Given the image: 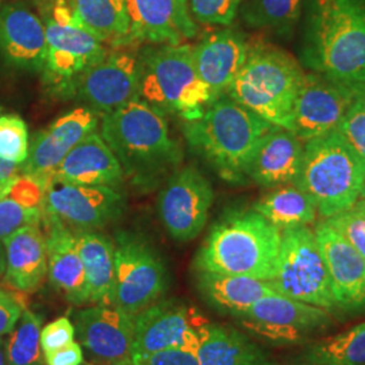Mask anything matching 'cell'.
Returning a JSON list of instances; mask_svg holds the SVG:
<instances>
[{"label":"cell","instance_id":"obj_41","mask_svg":"<svg viewBox=\"0 0 365 365\" xmlns=\"http://www.w3.org/2000/svg\"><path fill=\"white\" fill-rule=\"evenodd\" d=\"M24 313V303L9 291L0 289V337L10 334Z\"/></svg>","mask_w":365,"mask_h":365},{"label":"cell","instance_id":"obj_11","mask_svg":"<svg viewBox=\"0 0 365 365\" xmlns=\"http://www.w3.org/2000/svg\"><path fill=\"white\" fill-rule=\"evenodd\" d=\"M235 319L252 334L280 345L306 342L334 322L327 310L280 294L257 300Z\"/></svg>","mask_w":365,"mask_h":365},{"label":"cell","instance_id":"obj_3","mask_svg":"<svg viewBox=\"0 0 365 365\" xmlns=\"http://www.w3.org/2000/svg\"><path fill=\"white\" fill-rule=\"evenodd\" d=\"M182 128L188 146L223 180L242 182L259 145L274 126L223 93L202 117L184 120Z\"/></svg>","mask_w":365,"mask_h":365},{"label":"cell","instance_id":"obj_5","mask_svg":"<svg viewBox=\"0 0 365 365\" xmlns=\"http://www.w3.org/2000/svg\"><path fill=\"white\" fill-rule=\"evenodd\" d=\"M299 63L274 46L249 49L226 95L276 128L292 130L294 106L304 80Z\"/></svg>","mask_w":365,"mask_h":365},{"label":"cell","instance_id":"obj_19","mask_svg":"<svg viewBox=\"0 0 365 365\" xmlns=\"http://www.w3.org/2000/svg\"><path fill=\"white\" fill-rule=\"evenodd\" d=\"M314 235L327 262L336 307L339 313L365 310V259L327 221L319 222Z\"/></svg>","mask_w":365,"mask_h":365},{"label":"cell","instance_id":"obj_20","mask_svg":"<svg viewBox=\"0 0 365 365\" xmlns=\"http://www.w3.org/2000/svg\"><path fill=\"white\" fill-rule=\"evenodd\" d=\"M0 56L11 68L42 73L48 42L42 18L24 3L0 9Z\"/></svg>","mask_w":365,"mask_h":365},{"label":"cell","instance_id":"obj_34","mask_svg":"<svg viewBox=\"0 0 365 365\" xmlns=\"http://www.w3.org/2000/svg\"><path fill=\"white\" fill-rule=\"evenodd\" d=\"M41 324L39 315L24 310L4 344L6 365H46L39 342Z\"/></svg>","mask_w":365,"mask_h":365},{"label":"cell","instance_id":"obj_22","mask_svg":"<svg viewBox=\"0 0 365 365\" xmlns=\"http://www.w3.org/2000/svg\"><path fill=\"white\" fill-rule=\"evenodd\" d=\"M41 225L46 242L51 284L73 306L90 303L86 269L80 257L76 235L64 222L51 215H42Z\"/></svg>","mask_w":365,"mask_h":365},{"label":"cell","instance_id":"obj_15","mask_svg":"<svg viewBox=\"0 0 365 365\" xmlns=\"http://www.w3.org/2000/svg\"><path fill=\"white\" fill-rule=\"evenodd\" d=\"M364 84L344 83L319 73H306L294 106L292 133L307 143L336 130Z\"/></svg>","mask_w":365,"mask_h":365},{"label":"cell","instance_id":"obj_47","mask_svg":"<svg viewBox=\"0 0 365 365\" xmlns=\"http://www.w3.org/2000/svg\"><path fill=\"white\" fill-rule=\"evenodd\" d=\"M294 365H334L330 364V363H325V361H318V360H307L306 359V361H303V363H298V364Z\"/></svg>","mask_w":365,"mask_h":365},{"label":"cell","instance_id":"obj_30","mask_svg":"<svg viewBox=\"0 0 365 365\" xmlns=\"http://www.w3.org/2000/svg\"><path fill=\"white\" fill-rule=\"evenodd\" d=\"M253 210L280 230L313 225L318 215L313 197L298 184L276 187L274 191L260 197Z\"/></svg>","mask_w":365,"mask_h":365},{"label":"cell","instance_id":"obj_16","mask_svg":"<svg viewBox=\"0 0 365 365\" xmlns=\"http://www.w3.org/2000/svg\"><path fill=\"white\" fill-rule=\"evenodd\" d=\"M140 92V57L134 53L108 52L78 78L73 93L99 115L129 103Z\"/></svg>","mask_w":365,"mask_h":365},{"label":"cell","instance_id":"obj_39","mask_svg":"<svg viewBox=\"0 0 365 365\" xmlns=\"http://www.w3.org/2000/svg\"><path fill=\"white\" fill-rule=\"evenodd\" d=\"M76 330L69 318L60 317L41 330L39 342L43 353L53 352L64 348L75 341Z\"/></svg>","mask_w":365,"mask_h":365},{"label":"cell","instance_id":"obj_7","mask_svg":"<svg viewBox=\"0 0 365 365\" xmlns=\"http://www.w3.org/2000/svg\"><path fill=\"white\" fill-rule=\"evenodd\" d=\"M298 184L327 220L349 209L361 195L365 160L348 141L333 130L304 143Z\"/></svg>","mask_w":365,"mask_h":365},{"label":"cell","instance_id":"obj_13","mask_svg":"<svg viewBox=\"0 0 365 365\" xmlns=\"http://www.w3.org/2000/svg\"><path fill=\"white\" fill-rule=\"evenodd\" d=\"M206 321L179 299L157 300L134 315L131 363L149 354L179 348L196 353L199 327Z\"/></svg>","mask_w":365,"mask_h":365},{"label":"cell","instance_id":"obj_48","mask_svg":"<svg viewBox=\"0 0 365 365\" xmlns=\"http://www.w3.org/2000/svg\"><path fill=\"white\" fill-rule=\"evenodd\" d=\"M360 197H361V199H364L365 200V184L364 188H363V191H361V195H360Z\"/></svg>","mask_w":365,"mask_h":365},{"label":"cell","instance_id":"obj_23","mask_svg":"<svg viewBox=\"0 0 365 365\" xmlns=\"http://www.w3.org/2000/svg\"><path fill=\"white\" fill-rule=\"evenodd\" d=\"M249 49L244 34L233 29L211 33L192 46L196 71L217 98L226 93L247 63Z\"/></svg>","mask_w":365,"mask_h":365},{"label":"cell","instance_id":"obj_26","mask_svg":"<svg viewBox=\"0 0 365 365\" xmlns=\"http://www.w3.org/2000/svg\"><path fill=\"white\" fill-rule=\"evenodd\" d=\"M4 282L21 292L37 291L48 277V255L41 225H27L4 241Z\"/></svg>","mask_w":365,"mask_h":365},{"label":"cell","instance_id":"obj_40","mask_svg":"<svg viewBox=\"0 0 365 365\" xmlns=\"http://www.w3.org/2000/svg\"><path fill=\"white\" fill-rule=\"evenodd\" d=\"M130 365H200L195 352L172 348L149 354Z\"/></svg>","mask_w":365,"mask_h":365},{"label":"cell","instance_id":"obj_9","mask_svg":"<svg viewBox=\"0 0 365 365\" xmlns=\"http://www.w3.org/2000/svg\"><path fill=\"white\" fill-rule=\"evenodd\" d=\"M271 282L280 295L337 312L327 262L309 226L282 230L277 269Z\"/></svg>","mask_w":365,"mask_h":365},{"label":"cell","instance_id":"obj_42","mask_svg":"<svg viewBox=\"0 0 365 365\" xmlns=\"http://www.w3.org/2000/svg\"><path fill=\"white\" fill-rule=\"evenodd\" d=\"M43 357L46 365H81L84 361V353L76 341L57 351L43 353Z\"/></svg>","mask_w":365,"mask_h":365},{"label":"cell","instance_id":"obj_31","mask_svg":"<svg viewBox=\"0 0 365 365\" xmlns=\"http://www.w3.org/2000/svg\"><path fill=\"white\" fill-rule=\"evenodd\" d=\"M78 21L103 42L129 45L130 22L126 0H68Z\"/></svg>","mask_w":365,"mask_h":365},{"label":"cell","instance_id":"obj_49","mask_svg":"<svg viewBox=\"0 0 365 365\" xmlns=\"http://www.w3.org/2000/svg\"><path fill=\"white\" fill-rule=\"evenodd\" d=\"M1 3H3V0H0V4H1Z\"/></svg>","mask_w":365,"mask_h":365},{"label":"cell","instance_id":"obj_44","mask_svg":"<svg viewBox=\"0 0 365 365\" xmlns=\"http://www.w3.org/2000/svg\"><path fill=\"white\" fill-rule=\"evenodd\" d=\"M6 269V248H4V241L0 240V277L4 274Z\"/></svg>","mask_w":365,"mask_h":365},{"label":"cell","instance_id":"obj_36","mask_svg":"<svg viewBox=\"0 0 365 365\" xmlns=\"http://www.w3.org/2000/svg\"><path fill=\"white\" fill-rule=\"evenodd\" d=\"M242 3L244 0H188L192 19L209 26H230Z\"/></svg>","mask_w":365,"mask_h":365},{"label":"cell","instance_id":"obj_28","mask_svg":"<svg viewBox=\"0 0 365 365\" xmlns=\"http://www.w3.org/2000/svg\"><path fill=\"white\" fill-rule=\"evenodd\" d=\"M196 356L200 365H276L247 334L207 321L199 327Z\"/></svg>","mask_w":365,"mask_h":365},{"label":"cell","instance_id":"obj_32","mask_svg":"<svg viewBox=\"0 0 365 365\" xmlns=\"http://www.w3.org/2000/svg\"><path fill=\"white\" fill-rule=\"evenodd\" d=\"M303 4L304 0H244L240 13L249 26L291 36Z\"/></svg>","mask_w":365,"mask_h":365},{"label":"cell","instance_id":"obj_46","mask_svg":"<svg viewBox=\"0 0 365 365\" xmlns=\"http://www.w3.org/2000/svg\"><path fill=\"white\" fill-rule=\"evenodd\" d=\"M13 184V182H11ZM11 184H6V182H0V199L9 194V190L11 187Z\"/></svg>","mask_w":365,"mask_h":365},{"label":"cell","instance_id":"obj_24","mask_svg":"<svg viewBox=\"0 0 365 365\" xmlns=\"http://www.w3.org/2000/svg\"><path fill=\"white\" fill-rule=\"evenodd\" d=\"M52 176L81 185H106L118 188L125 173L117 156L103 137L93 131L81 140L61 161Z\"/></svg>","mask_w":365,"mask_h":365},{"label":"cell","instance_id":"obj_27","mask_svg":"<svg viewBox=\"0 0 365 365\" xmlns=\"http://www.w3.org/2000/svg\"><path fill=\"white\" fill-rule=\"evenodd\" d=\"M195 286L209 306L235 318L264 297L279 294L269 280L240 274L196 272Z\"/></svg>","mask_w":365,"mask_h":365},{"label":"cell","instance_id":"obj_14","mask_svg":"<svg viewBox=\"0 0 365 365\" xmlns=\"http://www.w3.org/2000/svg\"><path fill=\"white\" fill-rule=\"evenodd\" d=\"M214 202V190L195 167L176 170L161 190L157 207L168 235L179 241L195 240L205 229Z\"/></svg>","mask_w":365,"mask_h":365},{"label":"cell","instance_id":"obj_8","mask_svg":"<svg viewBox=\"0 0 365 365\" xmlns=\"http://www.w3.org/2000/svg\"><path fill=\"white\" fill-rule=\"evenodd\" d=\"M41 18L48 42L43 80L53 92L73 93L78 78L107 56L105 42L78 21L68 0H53Z\"/></svg>","mask_w":365,"mask_h":365},{"label":"cell","instance_id":"obj_21","mask_svg":"<svg viewBox=\"0 0 365 365\" xmlns=\"http://www.w3.org/2000/svg\"><path fill=\"white\" fill-rule=\"evenodd\" d=\"M130 33L129 45H178L197 34L188 0H126Z\"/></svg>","mask_w":365,"mask_h":365},{"label":"cell","instance_id":"obj_6","mask_svg":"<svg viewBox=\"0 0 365 365\" xmlns=\"http://www.w3.org/2000/svg\"><path fill=\"white\" fill-rule=\"evenodd\" d=\"M146 103L182 120L205 114L217 96L196 71L192 45H158L140 56V92Z\"/></svg>","mask_w":365,"mask_h":365},{"label":"cell","instance_id":"obj_18","mask_svg":"<svg viewBox=\"0 0 365 365\" xmlns=\"http://www.w3.org/2000/svg\"><path fill=\"white\" fill-rule=\"evenodd\" d=\"M78 344L99 365H130L134 317L96 304L73 314Z\"/></svg>","mask_w":365,"mask_h":365},{"label":"cell","instance_id":"obj_2","mask_svg":"<svg viewBox=\"0 0 365 365\" xmlns=\"http://www.w3.org/2000/svg\"><path fill=\"white\" fill-rule=\"evenodd\" d=\"M101 135L137 187L153 188L182 163V148L170 137L164 113L140 96L102 115Z\"/></svg>","mask_w":365,"mask_h":365},{"label":"cell","instance_id":"obj_12","mask_svg":"<svg viewBox=\"0 0 365 365\" xmlns=\"http://www.w3.org/2000/svg\"><path fill=\"white\" fill-rule=\"evenodd\" d=\"M126 197L106 185H81L52 176L43 188L42 215H51L75 230H98L123 215Z\"/></svg>","mask_w":365,"mask_h":365},{"label":"cell","instance_id":"obj_45","mask_svg":"<svg viewBox=\"0 0 365 365\" xmlns=\"http://www.w3.org/2000/svg\"><path fill=\"white\" fill-rule=\"evenodd\" d=\"M4 339L0 337V365H6V352H4Z\"/></svg>","mask_w":365,"mask_h":365},{"label":"cell","instance_id":"obj_33","mask_svg":"<svg viewBox=\"0 0 365 365\" xmlns=\"http://www.w3.org/2000/svg\"><path fill=\"white\" fill-rule=\"evenodd\" d=\"M304 359L334 365H365V324L312 344Z\"/></svg>","mask_w":365,"mask_h":365},{"label":"cell","instance_id":"obj_43","mask_svg":"<svg viewBox=\"0 0 365 365\" xmlns=\"http://www.w3.org/2000/svg\"><path fill=\"white\" fill-rule=\"evenodd\" d=\"M21 175H22V165L0 158V182L11 184Z\"/></svg>","mask_w":365,"mask_h":365},{"label":"cell","instance_id":"obj_1","mask_svg":"<svg viewBox=\"0 0 365 365\" xmlns=\"http://www.w3.org/2000/svg\"><path fill=\"white\" fill-rule=\"evenodd\" d=\"M303 66L344 83L365 84V0H304Z\"/></svg>","mask_w":365,"mask_h":365},{"label":"cell","instance_id":"obj_10","mask_svg":"<svg viewBox=\"0 0 365 365\" xmlns=\"http://www.w3.org/2000/svg\"><path fill=\"white\" fill-rule=\"evenodd\" d=\"M114 248L111 306L134 317L164 297L168 288L167 269L156 249L143 235L118 232Z\"/></svg>","mask_w":365,"mask_h":365},{"label":"cell","instance_id":"obj_17","mask_svg":"<svg viewBox=\"0 0 365 365\" xmlns=\"http://www.w3.org/2000/svg\"><path fill=\"white\" fill-rule=\"evenodd\" d=\"M99 120V114L90 107H78L57 118L33 137L26 161L22 164V175L30 176L45 188L66 155L96 131Z\"/></svg>","mask_w":365,"mask_h":365},{"label":"cell","instance_id":"obj_35","mask_svg":"<svg viewBox=\"0 0 365 365\" xmlns=\"http://www.w3.org/2000/svg\"><path fill=\"white\" fill-rule=\"evenodd\" d=\"M29 133L18 115L0 117V158L22 165L29 155Z\"/></svg>","mask_w":365,"mask_h":365},{"label":"cell","instance_id":"obj_29","mask_svg":"<svg viewBox=\"0 0 365 365\" xmlns=\"http://www.w3.org/2000/svg\"><path fill=\"white\" fill-rule=\"evenodd\" d=\"M75 235L86 269L90 303L111 306L115 269L114 241L96 230H76Z\"/></svg>","mask_w":365,"mask_h":365},{"label":"cell","instance_id":"obj_4","mask_svg":"<svg viewBox=\"0 0 365 365\" xmlns=\"http://www.w3.org/2000/svg\"><path fill=\"white\" fill-rule=\"evenodd\" d=\"M282 230L256 210H240L212 225L194 259L195 272L274 280Z\"/></svg>","mask_w":365,"mask_h":365},{"label":"cell","instance_id":"obj_25","mask_svg":"<svg viewBox=\"0 0 365 365\" xmlns=\"http://www.w3.org/2000/svg\"><path fill=\"white\" fill-rule=\"evenodd\" d=\"M304 143L287 129L276 128L261 141L248 168V178L265 188L295 184L299 178Z\"/></svg>","mask_w":365,"mask_h":365},{"label":"cell","instance_id":"obj_37","mask_svg":"<svg viewBox=\"0 0 365 365\" xmlns=\"http://www.w3.org/2000/svg\"><path fill=\"white\" fill-rule=\"evenodd\" d=\"M337 230L365 259V200H359L345 211L324 220Z\"/></svg>","mask_w":365,"mask_h":365},{"label":"cell","instance_id":"obj_38","mask_svg":"<svg viewBox=\"0 0 365 365\" xmlns=\"http://www.w3.org/2000/svg\"><path fill=\"white\" fill-rule=\"evenodd\" d=\"M336 130L365 160V84L357 92Z\"/></svg>","mask_w":365,"mask_h":365}]
</instances>
